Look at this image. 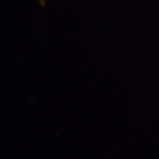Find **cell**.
Returning <instances> with one entry per match:
<instances>
[{
    "instance_id": "6da1fadb",
    "label": "cell",
    "mask_w": 159,
    "mask_h": 159,
    "mask_svg": "<svg viewBox=\"0 0 159 159\" xmlns=\"http://www.w3.org/2000/svg\"><path fill=\"white\" fill-rule=\"evenodd\" d=\"M38 1H39V2L41 6L46 5V1H47V0H38Z\"/></svg>"
}]
</instances>
